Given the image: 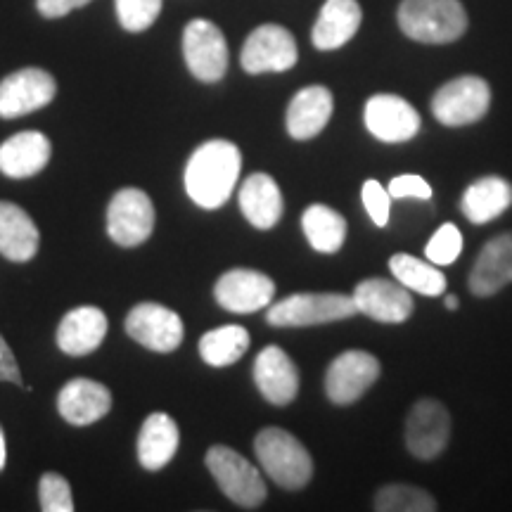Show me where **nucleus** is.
<instances>
[{"label":"nucleus","mask_w":512,"mask_h":512,"mask_svg":"<svg viewBox=\"0 0 512 512\" xmlns=\"http://www.w3.org/2000/svg\"><path fill=\"white\" fill-rule=\"evenodd\" d=\"M242 152L230 140H207L185 166V192L202 209H219L230 200L240 178Z\"/></svg>","instance_id":"obj_1"},{"label":"nucleus","mask_w":512,"mask_h":512,"mask_svg":"<svg viewBox=\"0 0 512 512\" xmlns=\"http://www.w3.org/2000/svg\"><path fill=\"white\" fill-rule=\"evenodd\" d=\"M396 22L413 41L446 46L463 38L467 31V12L460 0H401Z\"/></svg>","instance_id":"obj_2"},{"label":"nucleus","mask_w":512,"mask_h":512,"mask_svg":"<svg viewBox=\"0 0 512 512\" xmlns=\"http://www.w3.org/2000/svg\"><path fill=\"white\" fill-rule=\"evenodd\" d=\"M254 453L280 489L299 491L311 482L313 460L306 446L283 427H264L254 439Z\"/></svg>","instance_id":"obj_3"},{"label":"nucleus","mask_w":512,"mask_h":512,"mask_svg":"<svg viewBox=\"0 0 512 512\" xmlns=\"http://www.w3.org/2000/svg\"><path fill=\"white\" fill-rule=\"evenodd\" d=\"M351 294L342 292H297L283 302L268 306L266 320L273 328H311V325L337 323L356 316Z\"/></svg>","instance_id":"obj_4"},{"label":"nucleus","mask_w":512,"mask_h":512,"mask_svg":"<svg viewBox=\"0 0 512 512\" xmlns=\"http://www.w3.org/2000/svg\"><path fill=\"white\" fill-rule=\"evenodd\" d=\"M204 463H207L219 489L235 505L245 510H256L266 501L268 489L261 472L230 446H211Z\"/></svg>","instance_id":"obj_5"},{"label":"nucleus","mask_w":512,"mask_h":512,"mask_svg":"<svg viewBox=\"0 0 512 512\" xmlns=\"http://www.w3.org/2000/svg\"><path fill=\"white\" fill-rule=\"evenodd\" d=\"M491 107V88L482 76L465 74L446 81L432 95V114L439 124L460 128L477 124Z\"/></svg>","instance_id":"obj_6"},{"label":"nucleus","mask_w":512,"mask_h":512,"mask_svg":"<svg viewBox=\"0 0 512 512\" xmlns=\"http://www.w3.org/2000/svg\"><path fill=\"white\" fill-rule=\"evenodd\" d=\"M380 375V361L370 351H342L325 373V394L335 406H351L370 392Z\"/></svg>","instance_id":"obj_7"},{"label":"nucleus","mask_w":512,"mask_h":512,"mask_svg":"<svg viewBox=\"0 0 512 512\" xmlns=\"http://www.w3.org/2000/svg\"><path fill=\"white\" fill-rule=\"evenodd\" d=\"M183 57L197 81H221L228 72L230 60L226 36L209 19H192L183 29Z\"/></svg>","instance_id":"obj_8"},{"label":"nucleus","mask_w":512,"mask_h":512,"mask_svg":"<svg viewBox=\"0 0 512 512\" xmlns=\"http://www.w3.org/2000/svg\"><path fill=\"white\" fill-rule=\"evenodd\" d=\"M451 439V413L437 399H420L406 415L403 441L418 460H434L446 451Z\"/></svg>","instance_id":"obj_9"},{"label":"nucleus","mask_w":512,"mask_h":512,"mask_svg":"<svg viewBox=\"0 0 512 512\" xmlns=\"http://www.w3.org/2000/svg\"><path fill=\"white\" fill-rule=\"evenodd\" d=\"M155 230V204L147 192L124 188L110 200L107 207V235L119 247H138Z\"/></svg>","instance_id":"obj_10"},{"label":"nucleus","mask_w":512,"mask_h":512,"mask_svg":"<svg viewBox=\"0 0 512 512\" xmlns=\"http://www.w3.org/2000/svg\"><path fill=\"white\" fill-rule=\"evenodd\" d=\"M299 60L294 36L280 24H261L247 36L240 62L247 74L287 72Z\"/></svg>","instance_id":"obj_11"},{"label":"nucleus","mask_w":512,"mask_h":512,"mask_svg":"<svg viewBox=\"0 0 512 512\" xmlns=\"http://www.w3.org/2000/svg\"><path fill=\"white\" fill-rule=\"evenodd\" d=\"M57 95V83L46 69L27 67L0 81V117L17 119L43 110Z\"/></svg>","instance_id":"obj_12"},{"label":"nucleus","mask_w":512,"mask_h":512,"mask_svg":"<svg viewBox=\"0 0 512 512\" xmlns=\"http://www.w3.org/2000/svg\"><path fill=\"white\" fill-rule=\"evenodd\" d=\"M126 332L128 337L136 339L140 347L157 351V354L176 351L185 335L181 316L155 302L133 306L126 316Z\"/></svg>","instance_id":"obj_13"},{"label":"nucleus","mask_w":512,"mask_h":512,"mask_svg":"<svg viewBox=\"0 0 512 512\" xmlns=\"http://www.w3.org/2000/svg\"><path fill=\"white\" fill-rule=\"evenodd\" d=\"M366 128L382 143H408L422 128V119L406 98L394 93H377L363 110Z\"/></svg>","instance_id":"obj_14"},{"label":"nucleus","mask_w":512,"mask_h":512,"mask_svg":"<svg viewBox=\"0 0 512 512\" xmlns=\"http://www.w3.org/2000/svg\"><path fill=\"white\" fill-rule=\"evenodd\" d=\"M275 283L266 273L252 268H233L216 280L214 297L221 309L230 313H256L268 309L273 302Z\"/></svg>","instance_id":"obj_15"},{"label":"nucleus","mask_w":512,"mask_h":512,"mask_svg":"<svg viewBox=\"0 0 512 512\" xmlns=\"http://www.w3.org/2000/svg\"><path fill=\"white\" fill-rule=\"evenodd\" d=\"M351 297H354L358 313L387 325L406 323L415 309L411 290L387 278L361 280Z\"/></svg>","instance_id":"obj_16"},{"label":"nucleus","mask_w":512,"mask_h":512,"mask_svg":"<svg viewBox=\"0 0 512 512\" xmlns=\"http://www.w3.org/2000/svg\"><path fill=\"white\" fill-rule=\"evenodd\" d=\"M254 382L273 406H290L299 394V370L283 349L264 347L254 361Z\"/></svg>","instance_id":"obj_17"},{"label":"nucleus","mask_w":512,"mask_h":512,"mask_svg":"<svg viewBox=\"0 0 512 512\" xmlns=\"http://www.w3.org/2000/svg\"><path fill=\"white\" fill-rule=\"evenodd\" d=\"M512 283V233L489 240L472 266L467 287L475 297H494Z\"/></svg>","instance_id":"obj_18"},{"label":"nucleus","mask_w":512,"mask_h":512,"mask_svg":"<svg viewBox=\"0 0 512 512\" xmlns=\"http://www.w3.org/2000/svg\"><path fill=\"white\" fill-rule=\"evenodd\" d=\"M57 411L74 427L93 425L112 411V394L105 384L76 377L62 387L57 396Z\"/></svg>","instance_id":"obj_19"},{"label":"nucleus","mask_w":512,"mask_h":512,"mask_svg":"<svg viewBox=\"0 0 512 512\" xmlns=\"http://www.w3.org/2000/svg\"><path fill=\"white\" fill-rule=\"evenodd\" d=\"M53 147L41 131H22L0 145V174L22 181L41 174L50 162Z\"/></svg>","instance_id":"obj_20"},{"label":"nucleus","mask_w":512,"mask_h":512,"mask_svg":"<svg viewBox=\"0 0 512 512\" xmlns=\"http://www.w3.org/2000/svg\"><path fill=\"white\" fill-rule=\"evenodd\" d=\"M335 110V100L325 86H306L294 95L287 107V133L294 140H311L320 136L328 126Z\"/></svg>","instance_id":"obj_21"},{"label":"nucleus","mask_w":512,"mask_h":512,"mask_svg":"<svg viewBox=\"0 0 512 512\" xmlns=\"http://www.w3.org/2000/svg\"><path fill=\"white\" fill-rule=\"evenodd\" d=\"M363 22V10L358 0H325L313 24L311 41L318 50H337L347 46L358 34Z\"/></svg>","instance_id":"obj_22"},{"label":"nucleus","mask_w":512,"mask_h":512,"mask_svg":"<svg viewBox=\"0 0 512 512\" xmlns=\"http://www.w3.org/2000/svg\"><path fill=\"white\" fill-rule=\"evenodd\" d=\"M107 335V316L98 306H79L60 320L57 347L69 356H86L102 344Z\"/></svg>","instance_id":"obj_23"},{"label":"nucleus","mask_w":512,"mask_h":512,"mask_svg":"<svg viewBox=\"0 0 512 512\" xmlns=\"http://www.w3.org/2000/svg\"><path fill=\"white\" fill-rule=\"evenodd\" d=\"M512 207V183L503 176H482L475 183L467 185L460 197V211L465 219L477 226L498 219Z\"/></svg>","instance_id":"obj_24"},{"label":"nucleus","mask_w":512,"mask_h":512,"mask_svg":"<svg viewBox=\"0 0 512 512\" xmlns=\"http://www.w3.org/2000/svg\"><path fill=\"white\" fill-rule=\"evenodd\" d=\"M38 245L41 233L27 211L12 202H0V254L22 264L34 259Z\"/></svg>","instance_id":"obj_25"},{"label":"nucleus","mask_w":512,"mask_h":512,"mask_svg":"<svg viewBox=\"0 0 512 512\" xmlns=\"http://www.w3.org/2000/svg\"><path fill=\"white\" fill-rule=\"evenodd\" d=\"M240 209L254 228L268 230L283 216L285 202L278 183L268 174H252L240 188Z\"/></svg>","instance_id":"obj_26"},{"label":"nucleus","mask_w":512,"mask_h":512,"mask_svg":"<svg viewBox=\"0 0 512 512\" xmlns=\"http://www.w3.org/2000/svg\"><path fill=\"white\" fill-rule=\"evenodd\" d=\"M181 432L176 420L166 413H152L138 434V460L145 470H162L176 456Z\"/></svg>","instance_id":"obj_27"},{"label":"nucleus","mask_w":512,"mask_h":512,"mask_svg":"<svg viewBox=\"0 0 512 512\" xmlns=\"http://www.w3.org/2000/svg\"><path fill=\"white\" fill-rule=\"evenodd\" d=\"M302 228L309 245L320 254H337L347 242V221L328 204H311L302 214Z\"/></svg>","instance_id":"obj_28"},{"label":"nucleus","mask_w":512,"mask_h":512,"mask_svg":"<svg viewBox=\"0 0 512 512\" xmlns=\"http://www.w3.org/2000/svg\"><path fill=\"white\" fill-rule=\"evenodd\" d=\"M389 271L406 290L422 297H441L446 292V275L432 261H422L413 254H394L389 259Z\"/></svg>","instance_id":"obj_29"},{"label":"nucleus","mask_w":512,"mask_h":512,"mask_svg":"<svg viewBox=\"0 0 512 512\" xmlns=\"http://www.w3.org/2000/svg\"><path fill=\"white\" fill-rule=\"evenodd\" d=\"M249 349V332L242 325H221L204 332L200 339V356L211 368H228L238 363Z\"/></svg>","instance_id":"obj_30"},{"label":"nucleus","mask_w":512,"mask_h":512,"mask_svg":"<svg viewBox=\"0 0 512 512\" xmlns=\"http://www.w3.org/2000/svg\"><path fill=\"white\" fill-rule=\"evenodd\" d=\"M373 508L377 512H434L439 508L430 491L413 484H384L375 491Z\"/></svg>","instance_id":"obj_31"},{"label":"nucleus","mask_w":512,"mask_h":512,"mask_svg":"<svg viewBox=\"0 0 512 512\" xmlns=\"http://www.w3.org/2000/svg\"><path fill=\"white\" fill-rule=\"evenodd\" d=\"M463 252V233L456 223H444V226L434 230V235L427 242L425 256L427 261L437 266H451Z\"/></svg>","instance_id":"obj_32"},{"label":"nucleus","mask_w":512,"mask_h":512,"mask_svg":"<svg viewBox=\"0 0 512 512\" xmlns=\"http://www.w3.org/2000/svg\"><path fill=\"white\" fill-rule=\"evenodd\" d=\"M159 12H162V0H117L119 24L133 34L150 29L157 22Z\"/></svg>","instance_id":"obj_33"},{"label":"nucleus","mask_w":512,"mask_h":512,"mask_svg":"<svg viewBox=\"0 0 512 512\" xmlns=\"http://www.w3.org/2000/svg\"><path fill=\"white\" fill-rule=\"evenodd\" d=\"M38 498H41V510L46 512H72L74 496L69 482L57 472H46L38 484Z\"/></svg>","instance_id":"obj_34"},{"label":"nucleus","mask_w":512,"mask_h":512,"mask_svg":"<svg viewBox=\"0 0 512 512\" xmlns=\"http://www.w3.org/2000/svg\"><path fill=\"white\" fill-rule=\"evenodd\" d=\"M361 200L375 226L380 228L387 226L389 207H392V195H389V190L384 188V185H380V181H375V178H368V181L363 183Z\"/></svg>","instance_id":"obj_35"},{"label":"nucleus","mask_w":512,"mask_h":512,"mask_svg":"<svg viewBox=\"0 0 512 512\" xmlns=\"http://www.w3.org/2000/svg\"><path fill=\"white\" fill-rule=\"evenodd\" d=\"M387 190L392 200H408V197L411 200H430L432 197V185L418 174H403L392 178Z\"/></svg>","instance_id":"obj_36"},{"label":"nucleus","mask_w":512,"mask_h":512,"mask_svg":"<svg viewBox=\"0 0 512 512\" xmlns=\"http://www.w3.org/2000/svg\"><path fill=\"white\" fill-rule=\"evenodd\" d=\"M88 3H91V0H36V8L43 17L57 19V17H64V15H69V12L83 8V5H88Z\"/></svg>","instance_id":"obj_37"},{"label":"nucleus","mask_w":512,"mask_h":512,"mask_svg":"<svg viewBox=\"0 0 512 512\" xmlns=\"http://www.w3.org/2000/svg\"><path fill=\"white\" fill-rule=\"evenodd\" d=\"M0 382L22 384L17 358H15V354H12V349L8 347V342H5L3 335H0Z\"/></svg>","instance_id":"obj_38"},{"label":"nucleus","mask_w":512,"mask_h":512,"mask_svg":"<svg viewBox=\"0 0 512 512\" xmlns=\"http://www.w3.org/2000/svg\"><path fill=\"white\" fill-rule=\"evenodd\" d=\"M444 306L448 311H456L460 306V299L456 297V294H444Z\"/></svg>","instance_id":"obj_39"},{"label":"nucleus","mask_w":512,"mask_h":512,"mask_svg":"<svg viewBox=\"0 0 512 512\" xmlns=\"http://www.w3.org/2000/svg\"><path fill=\"white\" fill-rule=\"evenodd\" d=\"M5 467V437H3V430H0V470Z\"/></svg>","instance_id":"obj_40"}]
</instances>
